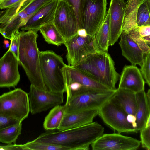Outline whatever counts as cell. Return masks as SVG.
<instances>
[{
	"label": "cell",
	"mask_w": 150,
	"mask_h": 150,
	"mask_svg": "<svg viewBox=\"0 0 150 150\" xmlns=\"http://www.w3.org/2000/svg\"><path fill=\"white\" fill-rule=\"evenodd\" d=\"M63 94L42 90L31 84L29 96L31 113L36 114L61 105L64 101Z\"/></svg>",
	"instance_id": "12"
},
{
	"label": "cell",
	"mask_w": 150,
	"mask_h": 150,
	"mask_svg": "<svg viewBox=\"0 0 150 150\" xmlns=\"http://www.w3.org/2000/svg\"><path fill=\"white\" fill-rule=\"evenodd\" d=\"M67 49L66 55L68 65L73 66L88 55L96 52L94 44V36L87 34L83 29L65 40Z\"/></svg>",
	"instance_id": "7"
},
{
	"label": "cell",
	"mask_w": 150,
	"mask_h": 150,
	"mask_svg": "<svg viewBox=\"0 0 150 150\" xmlns=\"http://www.w3.org/2000/svg\"><path fill=\"white\" fill-rule=\"evenodd\" d=\"M73 8L78 22L80 29L83 10L86 0H64Z\"/></svg>",
	"instance_id": "31"
},
{
	"label": "cell",
	"mask_w": 150,
	"mask_h": 150,
	"mask_svg": "<svg viewBox=\"0 0 150 150\" xmlns=\"http://www.w3.org/2000/svg\"><path fill=\"white\" fill-rule=\"evenodd\" d=\"M139 27L137 26L135 28L130 31L127 34L137 44L143 53L145 54L148 52L150 50L144 40L139 35Z\"/></svg>",
	"instance_id": "32"
},
{
	"label": "cell",
	"mask_w": 150,
	"mask_h": 150,
	"mask_svg": "<svg viewBox=\"0 0 150 150\" xmlns=\"http://www.w3.org/2000/svg\"><path fill=\"white\" fill-rule=\"evenodd\" d=\"M28 0H23V1H22V3H21V4H22V6L23 5L25 2H26V1H28Z\"/></svg>",
	"instance_id": "46"
},
{
	"label": "cell",
	"mask_w": 150,
	"mask_h": 150,
	"mask_svg": "<svg viewBox=\"0 0 150 150\" xmlns=\"http://www.w3.org/2000/svg\"><path fill=\"white\" fill-rule=\"evenodd\" d=\"M150 50V35L142 38Z\"/></svg>",
	"instance_id": "41"
},
{
	"label": "cell",
	"mask_w": 150,
	"mask_h": 150,
	"mask_svg": "<svg viewBox=\"0 0 150 150\" xmlns=\"http://www.w3.org/2000/svg\"><path fill=\"white\" fill-rule=\"evenodd\" d=\"M18 59L9 49L0 59V87H15L20 80Z\"/></svg>",
	"instance_id": "13"
},
{
	"label": "cell",
	"mask_w": 150,
	"mask_h": 150,
	"mask_svg": "<svg viewBox=\"0 0 150 150\" xmlns=\"http://www.w3.org/2000/svg\"><path fill=\"white\" fill-rule=\"evenodd\" d=\"M136 95L137 108L135 115L137 129L138 131L145 127L150 111L146 93L144 91L136 93Z\"/></svg>",
	"instance_id": "24"
},
{
	"label": "cell",
	"mask_w": 150,
	"mask_h": 150,
	"mask_svg": "<svg viewBox=\"0 0 150 150\" xmlns=\"http://www.w3.org/2000/svg\"><path fill=\"white\" fill-rule=\"evenodd\" d=\"M20 31L16 32L11 38L9 49L12 51L18 59V37Z\"/></svg>",
	"instance_id": "36"
},
{
	"label": "cell",
	"mask_w": 150,
	"mask_h": 150,
	"mask_svg": "<svg viewBox=\"0 0 150 150\" xmlns=\"http://www.w3.org/2000/svg\"><path fill=\"white\" fill-rule=\"evenodd\" d=\"M141 0H128L126 4L122 34H127L138 26L137 11Z\"/></svg>",
	"instance_id": "23"
},
{
	"label": "cell",
	"mask_w": 150,
	"mask_h": 150,
	"mask_svg": "<svg viewBox=\"0 0 150 150\" xmlns=\"http://www.w3.org/2000/svg\"><path fill=\"white\" fill-rule=\"evenodd\" d=\"M137 24L138 27L150 25V13L145 0H141L137 11Z\"/></svg>",
	"instance_id": "29"
},
{
	"label": "cell",
	"mask_w": 150,
	"mask_h": 150,
	"mask_svg": "<svg viewBox=\"0 0 150 150\" xmlns=\"http://www.w3.org/2000/svg\"><path fill=\"white\" fill-rule=\"evenodd\" d=\"M30 111L28 94L21 88L4 93L0 96V115L22 122Z\"/></svg>",
	"instance_id": "6"
},
{
	"label": "cell",
	"mask_w": 150,
	"mask_h": 150,
	"mask_svg": "<svg viewBox=\"0 0 150 150\" xmlns=\"http://www.w3.org/2000/svg\"><path fill=\"white\" fill-rule=\"evenodd\" d=\"M118 88L136 93L144 91L145 81L140 69L136 65L125 66L120 76Z\"/></svg>",
	"instance_id": "16"
},
{
	"label": "cell",
	"mask_w": 150,
	"mask_h": 150,
	"mask_svg": "<svg viewBox=\"0 0 150 150\" xmlns=\"http://www.w3.org/2000/svg\"><path fill=\"white\" fill-rule=\"evenodd\" d=\"M119 44L122 55L132 65H143L145 55L137 44L128 34H121Z\"/></svg>",
	"instance_id": "19"
},
{
	"label": "cell",
	"mask_w": 150,
	"mask_h": 150,
	"mask_svg": "<svg viewBox=\"0 0 150 150\" xmlns=\"http://www.w3.org/2000/svg\"><path fill=\"white\" fill-rule=\"evenodd\" d=\"M140 141L120 133L103 134L91 145L93 150H136Z\"/></svg>",
	"instance_id": "11"
},
{
	"label": "cell",
	"mask_w": 150,
	"mask_h": 150,
	"mask_svg": "<svg viewBox=\"0 0 150 150\" xmlns=\"http://www.w3.org/2000/svg\"><path fill=\"white\" fill-rule=\"evenodd\" d=\"M64 113V105H59L52 108L45 117L43 124L46 130H53L58 129Z\"/></svg>",
	"instance_id": "26"
},
{
	"label": "cell",
	"mask_w": 150,
	"mask_h": 150,
	"mask_svg": "<svg viewBox=\"0 0 150 150\" xmlns=\"http://www.w3.org/2000/svg\"><path fill=\"white\" fill-rule=\"evenodd\" d=\"M127 121L131 124L134 128L137 130V119L136 115L132 114H128L127 116Z\"/></svg>",
	"instance_id": "40"
},
{
	"label": "cell",
	"mask_w": 150,
	"mask_h": 150,
	"mask_svg": "<svg viewBox=\"0 0 150 150\" xmlns=\"http://www.w3.org/2000/svg\"><path fill=\"white\" fill-rule=\"evenodd\" d=\"M111 99L127 114L136 115L137 108L136 93L118 88Z\"/></svg>",
	"instance_id": "20"
},
{
	"label": "cell",
	"mask_w": 150,
	"mask_h": 150,
	"mask_svg": "<svg viewBox=\"0 0 150 150\" xmlns=\"http://www.w3.org/2000/svg\"><path fill=\"white\" fill-rule=\"evenodd\" d=\"M22 122L11 117L0 115V129L9 127Z\"/></svg>",
	"instance_id": "35"
},
{
	"label": "cell",
	"mask_w": 150,
	"mask_h": 150,
	"mask_svg": "<svg viewBox=\"0 0 150 150\" xmlns=\"http://www.w3.org/2000/svg\"><path fill=\"white\" fill-rule=\"evenodd\" d=\"M147 5L149 11L150 13V0H145Z\"/></svg>",
	"instance_id": "45"
},
{
	"label": "cell",
	"mask_w": 150,
	"mask_h": 150,
	"mask_svg": "<svg viewBox=\"0 0 150 150\" xmlns=\"http://www.w3.org/2000/svg\"><path fill=\"white\" fill-rule=\"evenodd\" d=\"M141 144L143 148L150 150V127L140 131Z\"/></svg>",
	"instance_id": "34"
},
{
	"label": "cell",
	"mask_w": 150,
	"mask_h": 150,
	"mask_svg": "<svg viewBox=\"0 0 150 150\" xmlns=\"http://www.w3.org/2000/svg\"><path fill=\"white\" fill-rule=\"evenodd\" d=\"M146 95L150 111V89L148 90Z\"/></svg>",
	"instance_id": "42"
},
{
	"label": "cell",
	"mask_w": 150,
	"mask_h": 150,
	"mask_svg": "<svg viewBox=\"0 0 150 150\" xmlns=\"http://www.w3.org/2000/svg\"><path fill=\"white\" fill-rule=\"evenodd\" d=\"M104 127L97 122L58 132H48L40 134L36 142L65 147L68 150H88L89 146L102 135Z\"/></svg>",
	"instance_id": "1"
},
{
	"label": "cell",
	"mask_w": 150,
	"mask_h": 150,
	"mask_svg": "<svg viewBox=\"0 0 150 150\" xmlns=\"http://www.w3.org/2000/svg\"><path fill=\"white\" fill-rule=\"evenodd\" d=\"M40 70L46 91L63 94L66 88L62 69L67 65L62 58L52 51L40 52Z\"/></svg>",
	"instance_id": "5"
},
{
	"label": "cell",
	"mask_w": 150,
	"mask_h": 150,
	"mask_svg": "<svg viewBox=\"0 0 150 150\" xmlns=\"http://www.w3.org/2000/svg\"><path fill=\"white\" fill-rule=\"evenodd\" d=\"M3 43L6 48H8L9 47L10 45L9 44V42L8 40L4 39V41Z\"/></svg>",
	"instance_id": "43"
},
{
	"label": "cell",
	"mask_w": 150,
	"mask_h": 150,
	"mask_svg": "<svg viewBox=\"0 0 150 150\" xmlns=\"http://www.w3.org/2000/svg\"><path fill=\"white\" fill-rule=\"evenodd\" d=\"M0 150H25L23 144H7V145L0 146Z\"/></svg>",
	"instance_id": "38"
},
{
	"label": "cell",
	"mask_w": 150,
	"mask_h": 150,
	"mask_svg": "<svg viewBox=\"0 0 150 150\" xmlns=\"http://www.w3.org/2000/svg\"><path fill=\"white\" fill-rule=\"evenodd\" d=\"M38 36L37 33L33 31H20L18 59L31 84L46 91L40 70V51L37 43Z\"/></svg>",
	"instance_id": "2"
},
{
	"label": "cell",
	"mask_w": 150,
	"mask_h": 150,
	"mask_svg": "<svg viewBox=\"0 0 150 150\" xmlns=\"http://www.w3.org/2000/svg\"><path fill=\"white\" fill-rule=\"evenodd\" d=\"M22 123L18 124L5 128L0 129V142L7 144H16V141L21 134Z\"/></svg>",
	"instance_id": "27"
},
{
	"label": "cell",
	"mask_w": 150,
	"mask_h": 150,
	"mask_svg": "<svg viewBox=\"0 0 150 150\" xmlns=\"http://www.w3.org/2000/svg\"><path fill=\"white\" fill-rule=\"evenodd\" d=\"M116 90L82 87L67 95L66 101L64 105V113L99 108L112 97Z\"/></svg>",
	"instance_id": "4"
},
{
	"label": "cell",
	"mask_w": 150,
	"mask_h": 150,
	"mask_svg": "<svg viewBox=\"0 0 150 150\" xmlns=\"http://www.w3.org/2000/svg\"><path fill=\"white\" fill-rule=\"evenodd\" d=\"M29 18L24 11H19L8 21L0 24L1 34L5 38L10 40L15 33L26 24Z\"/></svg>",
	"instance_id": "21"
},
{
	"label": "cell",
	"mask_w": 150,
	"mask_h": 150,
	"mask_svg": "<svg viewBox=\"0 0 150 150\" xmlns=\"http://www.w3.org/2000/svg\"><path fill=\"white\" fill-rule=\"evenodd\" d=\"M2 0H0V1H2Z\"/></svg>",
	"instance_id": "47"
},
{
	"label": "cell",
	"mask_w": 150,
	"mask_h": 150,
	"mask_svg": "<svg viewBox=\"0 0 150 150\" xmlns=\"http://www.w3.org/2000/svg\"><path fill=\"white\" fill-rule=\"evenodd\" d=\"M110 13L108 10L105 19L94 36L96 52H108L110 37Z\"/></svg>",
	"instance_id": "22"
},
{
	"label": "cell",
	"mask_w": 150,
	"mask_h": 150,
	"mask_svg": "<svg viewBox=\"0 0 150 150\" xmlns=\"http://www.w3.org/2000/svg\"><path fill=\"white\" fill-rule=\"evenodd\" d=\"M72 66L110 89L116 90V85L120 76L108 52H96Z\"/></svg>",
	"instance_id": "3"
},
{
	"label": "cell",
	"mask_w": 150,
	"mask_h": 150,
	"mask_svg": "<svg viewBox=\"0 0 150 150\" xmlns=\"http://www.w3.org/2000/svg\"><path fill=\"white\" fill-rule=\"evenodd\" d=\"M145 55L140 70L146 82L150 87V51Z\"/></svg>",
	"instance_id": "33"
},
{
	"label": "cell",
	"mask_w": 150,
	"mask_h": 150,
	"mask_svg": "<svg viewBox=\"0 0 150 150\" xmlns=\"http://www.w3.org/2000/svg\"><path fill=\"white\" fill-rule=\"evenodd\" d=\"M127 115L111 98L99 108L98 115L112 129L120 133H137L138 131L127 121Z\"/></svg>",
	"instance_id": "8"
},
{
	"label": "cell",
	"mask_w": 150,
	"mask_h": 150,
	"mask_svg": "<svg viewBox=\"0 0 150 150\" xmlns=\"http://www.w3.org/2000/svg\"><path fill=\"white\" fill-rule=\"evenodd\" d=\"M58 0L52 1L33 14L29 18L26 24L20 29L21 30H32L37 33L43 25L53 22Z\"/></svg>",
	"instance_id": "15"
},
{
	"label": "cell",
	"mask_w": 150,
	"mask_h": 150,
	"mask_svg": "<svg viewBox=\"0 0 150 150\" xmlns=\"http://www.w3.org/2000/svg\"><path fill=\"white\" fill-rule=\"evenodd\" d=\"M139 33L142 38L150 35V25L139 27Z\"/></svg>",
	"instance_id": "39"
},
{
	"label": "cell",
	"mask_w": 150,
	"mask_h": 150,
	"mask_svg": "<svg viewBox=\"0 0 150 150\" xmlns=\"http://www.w3.org/2000/svg\"><path fill=\"white\" fill-rule=\"evenodd\" d=\"M99 108H94L76 112L64 113L61 124L57 129L61 131L82 126L93 122L98 115Z\"/></svg>",
	"instance_id": "18"
},
{
	"label": "cell",
	"mask_w": 150,
	"mask_h": 150,
	"mask_svg": "<svg viewBox=\"0 0 150 150\" xmlns=\"http://www.w3.org/2000/svg\"><path fill=\"white\" fill-rule=\"evenodd\" d=\"M66 86L75 83L81 86L101 89H110L96 81L80 70L67 65L62 69Z\"/></svg>",
	"instance_id": "17"
},
{
	"label": "cell",
	"mask_w": 150,
	"mask_h": 150,
	"mask_svg": "<svg viewBox=\"0 0 150 150\" xmlns=\"http://www.w3.org/2000/svg\"><path fill=\"white\" fill-rule=\"evenodd\" d=\"M54 0H28L23 5L19 11H24L30 17L39 9Z\"/></svg>",
	"instance_id": "28"
},
{
	"label": "cell",
	"mask_w": 150,
	"mask_h": 150,
	"mask_svg": "<svg viewBox=\"0 0 150 150\" xmlns=\"http://www.w3.org/2000/svg\"><path fill=\"white\" fill-rule=\"evenodd\" d=\"M150 127V114L147 119L145 127Z\"/></svg>",
	"instance_id": "44"
},
{
	"label": "cell",
	"mask_w": 150,
	"mask_h": 150,
	"mask_svg": "<svg viewBox=\"0 0 150 150\" xmlns=\"http://www.w3.org/2000/svg\"><path fill=\"white\" fill-rule=\"evenodd\" d=\"M126 3L124 0H111L110 13V46L117 41L122 32Z\"/></svg>",
	"instance_id": "14"
},
{
	"label": "cell",
	"mask_w": 150,
	"mask_h": 150,
	"mask_svg": "<svg viewBox=\"0 0 150 150\" xmlns=\"http://www.w3.org/2000/svg\"><path fill=\"white\" fill-rule=\"evenodd\" d=\"M23 145L25 150H68L64 147L33 140L28 142Z\"/></svg>",
	"instance_id": "30"
},
{
	"label": "cell",
	"mask_w": 150,
	"mask_h": 150,
	"mask_svg": "<svg viewBox=\"0 0 150 150\" xmlns=\"http://www.w3.org/2000/svg\"><path fill=\"white\" fill-rule=\"evenodd\" d=\"M107 0H86L79 29L94 36L106 17Z\"/></svg>",
	"instance_id": "9"
},
{
	"label": "cell",
	"mask_w": 150,
	"mask_h": 150,
	"mask_svg": "<svg viewBox=\"0 0 150 150\" xmlns=\"http://www.w3.org/2000/svg\"><path fill=\"white\" fill-rule=\"evenodd\" d=\"M23 0H3L0 1V8L6 9L20 5Z\"/></svg>",
	"instance_id": "37"
},
{
	"label": "cell",
	"mask_w": 150,
	"mask_h": 150,
	"mask_svg": "<svg viewBox=\"0 0 150 150\" xmlns=\"http://www.w3.org/2000/svg\"><path fill=\"white\" fill-rule=\"evenodd\" d=\"M53 23L65 40L76 34L79 30L74 10L64 0H58Z\"/></svg>",
	"instance_id": "10"
},
{
	"label": "cell",
	"mask_w": 150,
	"mask_h": 150,
	"mask_svg": "<svg viewBox=\"0 0 150 150\" xmlns=\"http://www.w3.org/2000/svg\"><path fill=\"white\" fill-rule=\"evenodd\" d=\"M39 31L45 41L48 44L59 46L65 43L64 39L53 22L43 25L40 28Z\"/></svg>",
	"instance_id": "25"
}]
</instances>
